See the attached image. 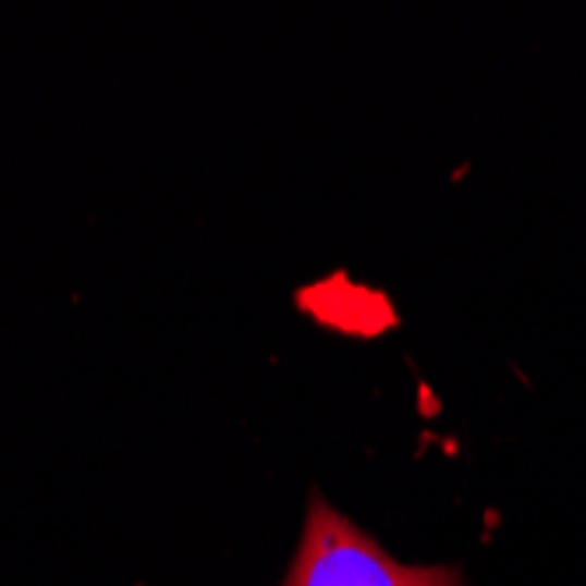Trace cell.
Listing matches in <instances>:
<instances>
[{
	"instance_id": "obj_1",
	"label": "cell",
	"mask_w": 586,
	"mask_h": 586,
	"mask_svg": "<svg viewBox=\"0 0 586 586\" xmlns=\"http://www.w3.org/2000/svg\"><path fill=\"white\" fill-rule=\"evenodd\" d=\"M284 586H461L453 569L393 562L373 537L352 527L323 499H313L303 548Z\"/></svg>"
}]
</instances>
